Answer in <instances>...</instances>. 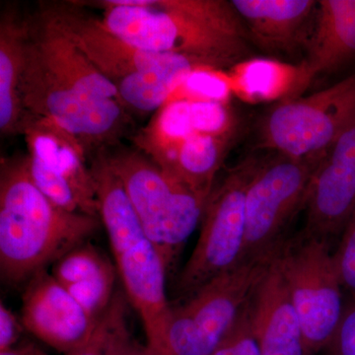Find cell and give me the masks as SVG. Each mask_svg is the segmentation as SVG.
<instances>
[{
    "label": "cell",
    "instance_id": "1",
    "mask_svg": "<svg viewBox=\"0 0 355 355\" xmlns=\"http://www.w3.org/2000/svg\"><path fill=\"white\" fill-rule=\"evenodd\" d=\"M20 95L30 116L57 125L87 156L121 144L132 123L116 85L65 36L46 3L27 18Z\"/></svg>",
    "mask_w": 355,
    "mask_h": 355
},
{
    "label": "cell",
    "instance_id": "2",
    "mask_svg": "<svg viewBox=\"0 0 355 355\" xmlns=\"http://www.w3.org/2000/svg\"><path fill=\"white\" fill-rule=\"evenodd\" d=\"M104 25L148 53L180 55L225 70L241 62L249 37L231 1L104 0Z\"/></svg>",
    "mask_w": 355,
    "mask_h": 355
},
{
    "label": "cell",
    "instance_id": "3",
    "mask_svg": "<svg viewBox=\"0 0 355 355\" xmlns=\"http://www.w3.org/2000/svg\"><path fill=\"white\" fill-rule=\"evenodd\" d=\"M98 217L60 209L33 181L27 154L0 163V270L11 284L30 280L94 234Z\"/></svg>",
    "mask_w": 355,
    "mask_h": 355
},
{
    "label": "cell",
    "instance_id": "4",
    "mask_svg": "<svg viewBox=\"0 0 355 355\" xmlns=\"http://www.w3.org/2000/svg\"><path fill=\"white\" fill-rule=\"evenodd\" d=\"M89 167L114 266L128 300L141 319L146 345L155 355H173L169 347L172 305L166 289L167 266L144 232L123 184L102 150L92 156Z\"/></svg>",
    "mask_w": 355,
    "mask_h": 355
},
{
    "label": "cell",
    "instance_id": "5",
    "mask_svg": "<svg viewBox=\"0 0 355 355\" xmlns=\"http://www.w3.org/2000/svg\"><path fill=\"white\" fill-rule=\"evenodd\" d=\"M102 151L169 270L200 224L209 196L178 181L135 147L119 144Z\"/></svg>",
    "mask_w": 355,
    "mask_h": 355
},
{
    "label": "cell",
    "instance_id": "6",
    "mask_svg": "<svg viewBox=\"0 0 355 355\" xmlns=\"http://www.w3.org/2000/svg\"><path fill=\"white\" fill-rule=\"evenodd\" d=\"M282 246V245H280ZM243 260L172 305L169 347L173 355H211L253 299L279 248Z\"/></svg>",
    "mask_w": 355,
    "mask_h": 355
},
{
    "label": "cell",
    "instance_id": "7",
    "mask_svg": "<svg viewBox=\"0 0 355 355\" xmlns=\"http://www.w3.org/2000/svg\"><path fill=\"white\" fill-rule=\"evenodd\" d=\"M265 159L248 155L214 184L200 221L197 245L180 273L177 291L190 295L244 258L248 188Z\"/></svg>",
    "mask_w": 355,
    "mask_h": 355
},
{
    "label": "cell",
    "instance_id": "8",
    "mask_svg": "<svg viewBox=\"0 0 355 355\" xmlns=\"http://www.w3.org/2000/svg\"><path fill=\"white\" fill-rule=\"evenodd\" d=\"M310 355L327 349L345 306L342 282L328 240L302 234L284 242L277 254Z\"/></svg>",
    "mask_w": 355,
    "mask_h": 355
},
{
    "label": "cell",
    "instance_id": "9",
    "mask_svg": "<svg viewBox=\"0 0 355 355\" xmlns=\"http://www.w3.org/2000/svg\"><path fill=\"white\" fill-rule=\"evenodd\" d=\"M355 125V73L330 87L279 103L261 123L260 146L294 158L326 156Z\"/></svg>",
    "mask_w": 355,
    "mask_h": 355
},
{
    "label": "cell",
    "instance_id": "10",
    "mask_svg": "<svg viewBox=\"0 0 355 355\" xmlns=\"http://www.w3.org/2000/svg\"><path fill=\"white\" fill-rule=\"evenodd\" d=\"M326 156L294 158L277 153L263 160L248 188L243 260L282 244V232L306 205L313 178Z\"/></svg>",
    "mask_w": 355,
    "mask_h": 355
},
{
    "label": "cell",
    "instance_id": "11",
    "mask_svg": "<svg viewBox=\"0 0 355 355\" xmlns=\"http://www.w3.org/2000/svg\"><path fill=\"white\" fill-rule=\"evenodd\" d=\"M23 135L30 174L42 193L60 209L99 218L87 155L76 139L51 121L34 116Z\"/></svg>",
    "mask_w": 355,
    "mask_h": 355
},
{
    "label": "cell",
    "instance_id": "12",
    "mask_svg": "<svg viewBox=\"0 0 355 355\" xmlns=\"http://www.w3.org/2000/svg\"><path fill=\"white\" fill-rule=\"evenodd\" d=\"M99 320L91 317L53 275L44 270L29 280L23 294L21 322L25 330L64 355L90 340Z\"/></svg>",
    "mask_w": 355,
    "mask_h": 355
},
{
    "label": "cell",
    "instance_id": "13",
    "mask_svg": "<svg viewBox=\"0 0 355 355\" xmlns=\"http://www.w3.org/2000/svg\"><path fill=\"white\" fill-rule=\"evenodd\" d=\"M48 6L65 36L114 85L125 77L153 69L170 55L130 46L76 2Z\"/></svg>",
    "mask_w": 355,
    "mask_h": 355
},
{
    "label": "cell",
    "instance_id": "14",
    "mask_svg": "<svg viewBox=\"0 0 355 355\" xmlns=\"http://www.w3.org/2000/svg\"><path fill=\"white\" fill-rule=\"evenodd\" d=\"M237 121L225 103L170 101L132 137L133 147L157 162L195 133L236 135Z\"/></svg>",
    "mask_w": 355,
    "mask_h": 355
},
{
    "label": "cell",
    "instance_id": "15",
    "mask_svg": "<svg viewBox=\"0 0 355 355\" xmlns=\"http://www.w3.org/2000/svg\"><path fill=\"white\" fill-rule=\"evenodd\" d=\"M249 37L263 50L291 53L307 46L318 1L232 0Z\"/></svg>",
    "mask_w": 355,
    "mask_h": 355
},
{
    "label": "cell",
    "instance_id": "16",
    "mask_svg": "<svg viewBox=\"0 0 355 355\" xmlns=\"http://www.w3.org/2000/svg\"><path fill=\"white\" fill-rule=\"evenodd\" d=\"M252 311L263 355H310L277 256L254 294Z\"/></svg>",
    "mask_w": 355,
    "mask_h": 355
},
{
    "label": "cell",
    "instance_id": "17",
    "mask_svg": "<svg viewBox=\"0 0 355 355\" xmlns=\"http://www.w3.org/2000/svg\"><path fill=\"white\" fill-rule=\"evenodd\" d=\"M233 95L248 104L284 103L300 98L316 77L307 60L247 58L228 70Z\"/></svg>",
    "mask_w": 355,
    "mask_h": 355
},
{
    "label": "cell",
    "instance_id": "18",
    "mask_svg": "<svg viewBox=\"0 0 355 355\" xmlns=\"http://www.w3.org/2000/svg\"><path fill=\"white\" fill-rule=\"evenodd\" d=\"M27 18L6 8L0 16V132L23 135L31 120L23 107L21 80L25 64Z\"/></svg>",
    "mask_w": 355,
    "mask_h": 355
},
{
    "label": "cell",
    "instance_id": "19",
    "mask_svg": "<svg viewBox=\"0 0 355 355\" xmlns=\"http://www.w3.org/2000/svg\"><path fill=\"white\" fill-rule=\"evenodd\" d=\"M306 207V234L328 240L343 232L355 209V170L324 157L313 178Z\"/></svg>",
    "mask_w": 355,
    "mask_h": 355
},
{
    "label": "cell",
    "instance_id": "20",
    "mask_svg": "<svg viewBox=\"0 0 355 355\" xmlns=\"http://www.w3.org/2000/svg\"><path fill=\"white\" fill-rule=\"evenodd\" d=\"M307 62L315 76L336 71L355 60V0L318 1Z\"/></svg>",
    "mask_w": 355,
    "mask_h": 355
},
{
    "label": "cell",
    "instance_id": "21",
    "mask_svg": "<svg viewBox=\"0 0 355 355\" xmlns=\"http://www.w3.org/2000/svg\"><path fill=\"white\" fill-rule=\"evenodd\" d=\"M235 139L236 135L195 133L154 163L189 188L209 197Z\"/></svg>",
    "mask_w": 355,
    "mask_h": 355
},
{
    "label": "cell",
    "instance_id": "22",
    "mask_svg": "<svg viewBox=\"0 0 355 355\" xmlns=\"http://www.w3.org/2000/svg\"><path fill=\"white\" fill-rule=\"evenodd\" d=\"M202 67H207L170 55L153 69L125 77L116 86L121 101L130 114L156 113L191 72Z\"/></svg>",
    "mask_w": 355,
    "mask_h": 355
},
{
    "label": "cell",
    "instance_id": "23",
    "mask_svg": "<svg viewBox=\"0 0 355 355\" xmlns=\"http://www.w3.org/2000/svg\"><path fill=\"white\" fill-rule=\"evenodd\" d=\"M116 266L93 245L74 247L53 265L51 275L65 289L98 286L116 280Z\"/></svg>",
    "mask_w": 355,
    "mask_h": 355
},
{
    "label": "cell",
    "instance_id": "24",
    "mask_svg": "<svg viewBox=\"0 0 355 355\" xmlns=\"http://www.w3.org/2000/svg\"><path fill=\"white\" fill-rule=\"evenodd\" d=\"M232 95V85L228 71L202 67L191 72L168 102L184 100L228 104Z\"/></svg>",
    "mask_w": 355,
    "mask_h": 355
},
{
    "label": "cell",
    "instance_id": "25",
    "mask_svg": "<svg viewBox=\"0 0 355 355\" xmlns=\"http://www.w3.org/2000/svg\"><path fill=\"white\" fill-rule=\"evenodd\" d=\"M127 330V304L125 297L118 292L108 310L100 318L90 340L80 349L65 355H114L121 336Z\"/></svg>",
    "mask_w": 355,
    "mask_h": 355
},
{
    "label": "cell",
    "instance_id": "26",
    "mask_svg": "<svg viewBox=\"0 0 355 355\" xmlns=\"http://www.w3.org/2000/svg\"><path fill=\"white\" fill-rule=\"evenodd\" d=\"M252 301L211 355H263L254 333Z\"/></svg>",
    "mask_w": 355,
    "mask_h": 355
},
{
    "label": "cell",
    "instance_id": "27",
    "mask_svg": "<svg viewBox=\"0 0 355 355\" xmlns=\"http://www.w3.org/2000/svg\"><path fill=\"white\" fill-rule=\"evenodd\" d=\"M335 261L343 289L355 299V209L343 230Z\"/></svg>",
    "mask_w": 355,
    "mask_h": 355
},
{
    "label": "cell",
    "instance_id": "28",
    "mask_svg": "<svg viewBox=\"0 0 355 355\" xmlns=\"http://www.w3.org/2000/svg\"><path fill=\"white\" fill-rule=\"evenodd\" d=\"M327 349L331 355H355V299L345 308L340 326Z\"/></svg>",
    "mask_w": 355,
    "mask_h": 355
},
{
    "label": "cell",
    "instance_id": "29",
    "mask_svg": "<svg viewBox=\"0 0 355 355\" xmlns=\"http://www.w3.org/2000/svg\"><path fill=\"white\" fill-rule=\"evenodd\" d=\"M326 160L333 164L355 170V125L334 144L327 153Z\"/></svg>",
    "mask_w": 355,
    "mask_h": 355
},
{
    "label": "cell",
    "instance_id": "30",
    "mask_svg": "<svg viewBox=\"0 0 355 355\" xmlns=\"http://www.w3.org/2000/svg\"><path fill=\"white\" fill-rule=\"evenodd\" d=\"M22 328L21 320L9 310L3 302L0 305V352L16 347Z\"/></svg>",
    "mask_w": 355,
    "mask_h": 355
},
{
    "label": "cell",
    "instance_id": "31",
    "mask_svg": "<svg viewBox=\"0 0 355 355\" xmlns=\"http://www.w3.org/2000/svg\"><path fill=\"white\" fill-rule=\"evenodd\" d=\"M114 355H155L147 345H142L135 342L130 336V330H127L121 336Z\"/></svg>",
    "mask_w": 355,
    "mask_h": 355
},
{
    "label": "cell",
    "instance_id": "32",
    "mask_svg": "<svg viewBox=\"0 0 355 355\" xmlns=\"http://www.w3.org/2000/svg\"><path fill=\"white\" fill-rule=\"evenodd\" d=\"M0 355H44V354L35 345H27L0 352Z\"/></svg>",
    "mask_w": 355,
    "mask_h": 355
},
{
    "label": "cell",
    "instance_id": "33",
    "mask_svg": "<svg viewBox=\"0 0 355 355\" xmlns=\"http://www.w3.org/2000/svg\"><path fill=\"white\" fill-rule=\"evenodd\" d=\"M44 355H46V354H44Z\"/></svg>",
    "mask_w": 355,
    "mask_h": 355
}]
</instances>
